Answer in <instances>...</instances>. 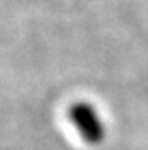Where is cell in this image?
<instances>
[{
  "instance_id": "obj_1",
  "label": "cell",
  "mask_w": 148,
  "mask_h": 150,
  "mask_svg": "<svg viewBox=\"0 0 148 150\" xmlns=\"http://www.w3.org/2000/svg\"><path fill=\"white\" fill-rule=\"evenodd\" d=\"M69 120L88 145H100L107 136V126L91 102L78 101L69 109Z\"/></svg>"
}]
</instances>
